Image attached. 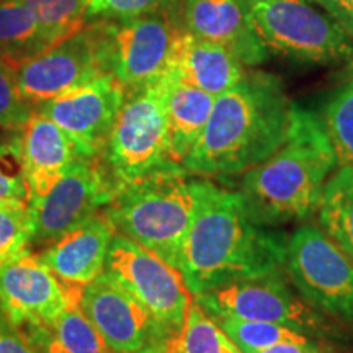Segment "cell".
Instances as JSON below:
<instances>
[{"label": "cell", "instance_id": "obj_8", "mask_svg": "<svg viewBox=\"0 0 353 353\" xmlns=\"http://www.w3.org/2000/svg\"><path fill=\"white\" fill-rule=\"evenodd\" d=\"M105 273L174 335L183 327L193 294L179 268L123 234H114L110 244Z\"/></svg>", "mask_w": 353, "mask_h": 353}, {"label": "cell", "instance_id": "obj_28", "mask_svg": "<svg viewBox=\"0 0 353 353\" xmlns=\"http://www.w3.org/2000/svg\"><path fill=\"white\" fill-rule=\"evenodd\" d=\"M33 219L30 203L0 201V267L32 252Z\"/></svg>", "mask_w": 353, "mask_h": 353}, {"label": "cell", "instance_id": "obj_12", "mask_svg": "<svg viewBox=\"0 0 353 353\" xmlns=\"http://www.w3.org/2000/svg\"><path fill=\"white\" fill-rule=\"evenodd\" d=\"M79 306L113 353H152L172 335L105 272L83 286Z\"/></svg>", "mask_w": 353, "mask_h": 353}, {"label": "cell", "instance_id": "obj_26", "mask_svg": "<svg viewBox=\"0 0 353 353\" xmlns=\"http://www.w3.org/2000/svg\"><path fill=\"white\" fill-rule=\"evenodd\" d=\"M321 121L334 148L337 167L353 165V79L330 95Z\"/></svg>", "mask_w": 353, "mask_h": 353}, {"label": "cell", "instance_id": "obj_30", "mask_svg": "<svg viewBox=\"0 0 353 353\" xmlns=\"http://www.w3.org/2000/svg\"><path fill=\"white\" fill-rule=\"evenodd\" d=\"M3 200L30 203V187L17 136L10 141H0V201Z\"/></svg>", "mask_w": 353, "mask_h": 353}, {"label": "cell", "instance_id": "obj_9", "mask_svg": "<svg viewBox=\"0 0 353 353\" xmlns=\"http://www.w3.org/2000/svg\"><path fill=\"white\" fill-rule=\"evenodd\" d=\"M110 72L105 21L95 20L81 32L19 64L17 77L23 99L34 108L99 74Z\"/></svg>", "mask_w": 353, "mask_h": 353}, {"label": "cell", "instance_id": "obj_3", "mask_svg": "<svg viewBox=\"0 0 353 353\" xmlns=\"http://www.w3.org/2000/svg\"><path fill=\"white\" fill-rule=\"evenodd\" d=\"M337 157L321 118L294 105L283 144L259 165L244 172L241 196L260 226L307 218L319 208Z\"/></svg>", "mask_w": 353, "mask_h": 353}, {"label": "cell", "instance_id": "obj_25", "mask_svg": "<svg viewBox=\"0 0 353 353\" xmlns=\"http://www.w3.org/2000/svg\"><path fill=\"white\" fill-rule=\"evenodd\" d=\"M228 337L236 343L242 353H259L276 343H296V345H316L306 334L286 325L262 321H244L234 317H213Z\"/></svg>", "mask_w": 353, "mask_h": 353}, {"label": "cell", "instance_id": "obj_22", "mask_svg": "<svg viewBox=\"0 0 353 353\" xmlns=\"http://www.w3.org/2000/svg\"><path fill=\"white\" fill-rule=\"evenodd\" d=\"M319 223L353 260V165H341L325 182Z\"/></svg>", "mask_w": 353, "mask_h": 353}, {"label": "cell", "instance_id": "obj_16", "mask_svg": "<svg viewBox=\"0 0 353 353\" xmlns=\"http://www.w3.org/2000/svg\"><path fill=\"white\" fill-rule=\"evenodd\" d=\"M114 234L117 228L101 210L41 249L39 259L64 283L83 288L103 273Z\"/></svg>", "mask_w": 353, "mask_h": 353}, {"label": "cell", "instance_id": "obj_6", "mask_svg": "<svg viewBox=\"0 0 353 353\" xmlns=\"http://www.w3.org/2000/svg\"><path fill=\"white\" fill-rule=\"evenodd\" d=\"M268 51L304 63L353 61V43L329 13L311 0H237Z\"/></svg>", "mask_w": 353, "mask_h": 353}, {"label": "cell", "instance_id": "obj_19", "mask_svg": "<svg viewBox=\"0 0 353 353\" xmlns=\"http://www.w3.org/2000/svg\"><path fill=\"white\" fill-rule=\"evenodd\" d=\"M167 72L175 81L218 97L237 85L247 70L228 48L195 37L183 28L175 39Z\"/></svg>", "mask_w": 353, "mask_h": 353}, {"label": "cell", "instance_id": "obj_29", "mask_svg": "<svg viewBox=\"0 0 353 353\" xmlns=\"http://www.w3.org/2000/svg\"><path fill=\"white\" fill-rule=\"evenodd\" d=\"M17 70L15 61L0 54V130L12 132H20L37 110L21 97Z\"/></svg>", "mask_w": 353, "mask_h": 353}, {"label": "cell", "instance_id": "obj_15", "mask_svg": "<svg viewBox=\"0 0 353 353\" xmlns=\"http://www.w3.org/2000/svg\"><path fill=\"white\" fill-rule=\"evenodd\" d=\"M82 288L64 283L37 254H25L0 267V311L17 327L56 319L79 306Z\"/></svg>", "mask_w": 353, "mask_h": 353}, {"label": "cell", "instance_id": "obj_11", "mask_svg": "<svg viewBox=\"0 0 353 353\" xmlns=\"http://www.w3.org/2000/svg\"><path fill=\"white\" fill-rule=\"evenodd\" d=\"M170 7L130 20L105 21L110 72L126 90L145 85L167 72L175 39L183 30Z\"/></svg>", "mask_w": 353, "mask_h": 353}, {"label": "cell", "instance_id": "obj_32", "mask_svg": "<svg viewBox=\"0 0 353 353\" xmlns=\"http://www.w3.org/2000/svg\"><path fill=\"white\" fill-rule=\"evenodd\" d=\"M0 353H37L26 335L0 311Z\"/></svg>", "mask_w": 353, "mask_h": 353}, {"label": "cell", "instance_id": "obj_7", "mask_svg": "<svg viewBox=\"0 0 353 353\" xmlns=\"http://www.w3.org/2000/svg\"><path fill=\"white\" fill-rule=\"evenodd\" d=\"M285 265L312 307L353 324V260L322 228H298L286 242Z\"/></svg>", "mask_w": 353, "mask_h": 353}, {"label": "cell", "instance_id": "obj_31", "mask_svg": "<svg viewBox=\"0 0 353 353\" xmlns=\"http://www.w3.org/2000/svg\"><path fill=\"white\" fill-rule=\"evenodd\" d=\"M88 21H120L172 7L175 0H82Z\"/></svg>", "mask_w": 353, "mask_h": 353}, {"label": "cell", "instance_id": "obj_1", "mask_svg": "<svg viewBox=\"0 0 353 353\" xmlns=\"http://www.w3.org/2000/svg\"><path fill=\"white\" fill-rule=\"evenodd\" d=\"M283 234L255 223L239 192L200 179L198 205L179 270L193 296L234 281L278 272L286 259Z\"/></svg>", "mask_w": 353, "mask_h": 353}, {"label": "cell", "instance_id": "obj_21", "mask_svg": "<svg viewBox=\"0 0 353 353\" xmlns=\"http://www.w3.org/2000/svg\"><path fill=\"white\" fill-rule=\"evenodd\" d=\"M37 353H113L81 306L65 309L56 319L21 327Z\"/></svg>", "mask_w": 353, "mask_h": 353}, {"label": "cell", "instance_id": "obj_4", "mask_svg": "<svg viewBox=\"0 0 353 353\" xmlns=\"http://www.w3.org/2000/svg\"><path fill=\"white\" fill-rule=\"evenodd\" d=\"M190 175L183 165L169 164L123 187L103 210L117 232L175 268L198 205L200 179Z\"/></svg>", "mask_w": 353, "mask_h": 353}, {"label": "cell", "instance_id": "obj_10", "mask_svg": "<svg viewBox=\"0 0 353 353\" xmlns=\"http://www.w3.org/2000/svg\"><path fill=\"white\" fill-rule=\"evenodd\" d=\"M117 195L99 157H82L41 198L30 201L32 247L44 249L105 210Z\"/></svg>", "mask_w": 353, "mask_h": 353}, {"label": "cell", "instance_id": "obj_24", "mask_svg": "<svg viewBox=\"0 0 353 353\" xmlns=\"http://www.w3.org/2000/svg\"><path fill=\"white\" fill-rule=\"evenodd\" d=\"M46 48L41 28L30 7L21 0H0V54L20 64Z\"/></svg>", "mask_w": 353, "mask_h": 353}, {"label": "cell", "instance_id": "obj_17", "mask_svg": "<svg viewBox=\"0 0 353 353\" xmlns=\"http://www.w3.org/2000/svg\"><path fill=\"white\" fill-rule=\"evenodd\" d=\"M17 138L30 187V201L46 195L69 167L82 159L76 143L63 128L38 110L17 132Z\"/></svg>", "mask_w": 353, "mask_h": 353}, {"label": "cell", "instance_id": "obj_20", "mask_svg": "<svg viewBox=\"0 0 353 353\" xmlns=\"http://www.w3.org/2000/svg\"><path fill=\"white\" fill-rule=\"evenodd\" d=\"M216 97L172 77L167 99V156L183 164L205 130Z\"/></svg>", "mask_w": 353, "mask_h": 353}, {"label": "cell", "instance_id": "obj_27", "mask_svg": "<svg viewBox=\"0 0 353 353\" xmlns=\"http://www.w3.org/2000/svg\"><path fill=\"white\" fill-rule=\"evenodd\" d=\"M37 17L48 48L81 32L88 23L82 0H21Z\"/></svg>", "mask_w": 353, "mask_h": 353}, {"label": "cell", "instance_id": "obj_14", "mask_svg": "<svg viewBox=\"0 0 353 353\" xmlns=\"http://www.w3.org/2000/svg\"><path fill=\"white\" fill-rule=\"evenodd\" d=\"M126 94L113 72H103L43 103L38 112L63 128L82 157H99Z\"/></svg>", "mask_w": 353, "mask_h": 353}, {"label": "cell", "instance_id": "obj_18", "mask_svg": "<svg viewBox=\"0 0 353 353\" xmlns=\"http://www.w3.org/2000/svg\"><path fill=\"white\" fill-rule=\"evenodd\" d=\"M182 25L195 37L228 48L244 65H259L268 57L237 0H183Z\"/></svg>", "mask_w": 353, "mask_h": 353}, {"label": "cell", "instance_id": "obj_33", "mask_svg": "<svg viewBox=\"0 0 353 353\" xmlns=\"http://www.w3.org/2000/svg\"><path fill=\"white\" fill-rule=\"evenodd\" d=\"M321 3L329 15L342 26L345 32L353 37V0H316Z\"/></svg>", "mask_w": 353, "mask_h": 353}, {"label": "cell", "instance_id": "obj_34", "mask_svg": "<svg viewBox=\"0 0 353 353\" xmlns=\"http://www.w3.org/2000/svg\"><path fill=\"white\" fill-rule=\"evenodd\" d=\"M259 353H321L316 345H296V343H276Z\"/></svg>", "mask_w": 353, "mask_h": 353}, {"label": "cell", "instance_id": "obj_23", "mask_svg": "<svg viewBox=\"0 0 353 353\" xmlns=\"http://www.w3.org/2000/svg\"><path fill=\"white\" fill-rule=\"evenodd\" d=\"M152 353H242L196 299L190 304L183 327Z\"/></svg>", "mask_w": 353, "mask_h": 353}, {"label": "cell", "instance_id": "obj_13", "mask_svg": "<svg viewBox=\"0 0 353 353\" xmlns=\"http://www.w3.org/2000/svg\"><path fill=\"white\" fill-rule=\"evenodd\" d=\"M196 303L211 317H234L286 325L299 332H314L319 317L288 288L278 272L234 281L196 294Z\"/></svg>", "mask_w": 353, "mask_h": 353}, {"label": "cell", "instance_id": "obj_5", "mask_svg": "<svg viewBox=\"0 0 353 353\" xmlns=\"http://www.w3.org/2000/svg\"><path fill=\"white\" fill-rule=\"evenodd\" d=\"M172 76L130 90L99 159L117 193L123 187L174 164L167 156V99ZM117 196V195H114Z\"/></svg>", "mask_w": 353, "mask_h": 353}, {"label": "cell", "instance_id": "obj_2", "mask_svg": "<svg viewBox=\"0 0 353 353\" xmlns=\"http://www.w3.org/2000/svg\"><path fill=\"white\" fill-rule=\"evenodd\" d=\"M293 108L276 77L247 72L237 85L214 99L208 123L183 169L201 176L244 174L283 144Z\"/></svg>", "mask_w": 353, "mask_h": 353}]
</instances>
